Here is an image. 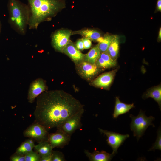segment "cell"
I'll use <instances>...</instances> for the list:
<instances>
[{
    "instance_id": "f1b7e54d",
    "label": "cell",
    "mask_w": 161,
    "mask_h": 161,
    "mask_svg": "<svg viewBox=\"0 0 161 161\" xmlns=\"http://www.w3.org/2000/svg\"><path fill=\"white\" fill-rule=\"evenodd\" d=\"M82 39L83 42L84 49H88L91 47L92 45L91 40L84 38H82Z\"/></svg>"
},
{
    "instance_id": "6da1fadb",
    "label": "cell",
    "mask_w": 161,
    "mask_h": 161,
    "mask_svg": "<svg viewBox=\"0 0 161 161\" xmlns=\"http://www.w3.org/2000/svg\"><path fill=\"white\" fill-rule=\"evenodd\" d=\"M34 112L35 121L47 130L61 126L83 108V105L62 90L44 91L37 97Z\"/></svg>"
},
{
    "instance_id": "5bb4252c",
    "label": "cell",
    "mask_w": 161,
    "mask_h": 161,
    "mask_svg": "<svg viewBox=\"0 0 161 161\" xmlns=\"http://www.w3.org/2000/svg\"><path fill=\"white\" fill-rule=\"evenodd\" d=\"M84 152L90 161H109L115 155L113 153L109 154L105 151H95L92 153L85 150Z\"/></svg>"
},
{
    "instance_id": "3957f363",
    "label": "cell",
    "mask_w": 161,
    "mask_h": 161,
    "mask_svg": "<svg viewBox=\"0 0 161 161\" xmlns=\"http://www.w3.org/2000/svg\"><path fill=\"white\" fill-rule=\"evenodd\" d=\"M8 7L9 22L11 26L19 34L25 35L30 17L28 5L19 0H8Z\"/></svg>"
},
{
    "instance_id": "484cf974",
    "label": "cell",
    "mask_w": 161,
    "mask_h": 161,
    "mask_svg": "<svg viewBox=\"0 0 161 161\" xmlns=\"http://www.w3.org/2000/svg\"><path fill=\"white\" fill-rule=\"evenodd\" d=\"M52 161H66L65 157L62 152L56 151H52Z\"/></svg>"
},
{
    "instance_id": "ba28073f",
    "label": "cell",
    "mask_w": 161,
    "mask_h": 161,
    "mask_svg": "<svg viewBox=\"0 0 161 161\" xmlns=\"http://www.w3.org/2000/svg\"><path fill=\"white\" fill-rule=\"evenodd\" d=\"M101 134L103 133L107 137L106 140L108 145L113 150L112 153L116 154L119 147L122 145L125 140L129 137L128 134H122L99 128Z\"/></svg>"
},
{
    "instance_id": "d6a6232c",
    "label": "cell",
    "mask_w": 161,
    "mask_h": 161,
    "mask_svg": "<svg viewBox=\"0 0 161 161\" xmlns=\"http://www.w3.org/2000/svg\"><path fill=\"white\" fill-rule=\"evenodd\" d=\"M27 140L28 141V142L32 146L34 147L35 145L34 143V141H33V140L31 139H29L28 140Z\"/></svg>"
},
{
    "instance_id": "ac0fdd59",
    "label": "cell",
    "mask_w": 161,
    "mask_h": 161,
    "mask_svg": "<svg viewBox=\"0 0 161 161\" xmlns=\"http://www.w3.org/2000/svg\"><path fill=\"white\" fill-rule=\"evenodd\" d=\"M145 98L153 99L157 102L161 109V87L160 85L155 86L148 89L143 96Z\"/></svg>"
},
{
    "instance_id": "277c9868",
    "label": "cell",
    "mask_w": 161,
    "mask_h": 161,
    "mask_svg": "<svg viewBox=\"0 0 161 161\" xmlns=\"http://www.w3.org/2000/svg\"><path fill=\"white\" fill-rule=\"evenodd\" d=\"M130 117L131 119V130L133 131L134 136L136 137L138 140L143 135L149 126H154L152 123L154 117L152 116L147 117L142 110L140 111L137 116L135 117L131 114Z\"/></svg>"
},
{
    "instance_id": "4316f807",
    "label": "cell",
    "mask_w": 161,
    "mask_h": 161,
    "mask_svg": "<svg viewBox=\"0 0 161 161\" xmlns=\"http://www.w3.org/2000/svg\"><path fill=\"white\" fill-rule=\"evenodd\" d=\"M95 64L97 67L99 68L106 69L111 67L109 65L100 57L97 60Z\"/></svg>"
},
{
    "instance_id": "e0dca14e",
    "label": "cell",
    "mask_w": 161,
    "mask_h": 161,
    "mask_svg": "<svg viewBox=\"0 0 161 161\" xmlns=\"http://www.w3.org/2000/svg\"><path fill=\"white\" fill-rule=\"evenodd\" d=\"M33 148L35 151L38 153L41 157L51 154L53 149L48 140L39 143L38 144L35 145Z\"/></svg>"
},
{
    "instance_id": "83f0119b",
    "label": "cell",
    "mask_w": 161,
    "mask_h": 161,
    "mask_svg": "<svg viewBox=\"0 0 161 161\" xmlns=\"http://www.w3.org/2000/svg\"><path fill=\"white\" fill-rule=\"evenodd\" d=\"M10 159L11 161H25V156L16 153L10 157Z\"/></svg>"
},
{
    "instance_id": "d4e9b609",
    "label": "cell",
    "mask_w": 161,
    "mask_h": 161,
    "mask_svg": "<svg viewBox=\"0 0 161 161\" xmlns=\"http://www.w3.org/2000/svg\"><path fill=\"white\" fill-rule=\"evenodd\" d=\"M161 150V131L160 128L157 131V136L154 143L150 149L149 151L154 150L155 149Z\"/></svg>"
},
{
    "instance_id": "7402d4cb",
    "label": "cell",
    "mask_w": 161,
    "mask_h": 161,
    "mask_svg": "<svg viewBox=\"0 0 161 161\" xmlns=\"http://www.w3.org/2000/svg\"><path fill=\"white\" fill-rule=\"evenodd\" d=\"M33 148L34 147L31 145L27 140L23 142L17 149L15 153L25 156L33 151Z\"/></svg>"
},
{
    "instance_id": "836d02e7",
    "label": "cell",
    "mask_w": 161,
    "mask_h": 161,
    "mask_svg": "<svg viewBox=\"0 0 161 161\" xmlns=\"http://www.w3.org/2000/svg\"><path fill=\"white\" fill-rule=\"evenodd\" d=\"M158 40L160 41L161 40V28H160L158 33V35L157 38Z\"/></svg>"
},
{
    "instance_id": "7a4b0ae2",
    "label": "cell",
    "mask_w": 161,
    "mask_h": 161,
    "mask_svg": "<svg viewBox=\"0 0 161 161\" xmlns=\"http://www.w3.org/2000/svg\"><path fill=\"white\" fill-rule=\"evenodd\" d=\"M30 10L29 29H37L42 22L49 21L66 7L64 0H27Z\"/></svg>"
},
{
    "instance_id": "1f68e13d",
    "label": "cell",
    "mask_w": 161,
    "mask_h": 161,
    "mask_svg": "<svg viewBox=\"0 0 161 161\" xmlns=\"http://www.w3.org/2000/svg\"><path fill=\"white\" fill-rule=\"evenodd\" d=\"M156 11H161V0H157Z\"/></svg>"
},
{
    "instance_id": "8fae6325",
    "label": "cell",
    "mask_w": 161,
    "mask_h": 161,
    "mask_svg": "<svg viewBox=\"0 0 161 161\" xmlns=\"http://www.w3.org/2000/svg\"><path fill=\"white\" fill-rule=\"evenodd\" d=\"M78 64L79 70L80 74L87 79H92L102 70L100 68L97 67L95 64L84 61Z\"/></svg>"
},
{
    "instance_id": "8992f818",
    "label": "cell",
    "mask_w": 161,
    "mask_h": 161,
    "mask_svg": "<svg viewBox=\"0 0 161 161\" xmlns=\"http://www.w3.org/2000/svg\"><path fill=\"white\" fill-rule=\"evenodd\" d=\"M24 135L25 137L36 140L39 143L43 141L48 140L49 134L44 126L35 122L24 131Z\"/></svg>"
},
{
    "instance_id": "30bf717a",
    "label": "cell",
    "mask_w": 161,
    "mask_h": 161,
    "mask_svg": "<svg viewBox=\"0 0 161 161\" xmlns=\"http://www.w3.org/2000/svg\"><path fill=\"white\" fill-rule=\"evenodd\" d=\"M46 88L45 83L43 79L38 78L34 81L31 84L28 92L29 102L32 103L36 97L45 91Z\"/></svg>"
},
{
    "instance_id": "2e32d148",
    "label": "cell",
    "mask_w": 161,
    "mask_h": 161,
    "mask_svg": "<svg viewBox=\"0 0 161 161\" xmlns=\"http://www.w3.org/2000/svg\"><path fill=\"white\" fill-rule=\"evenodd\" d=\"M77 34L81 35L84 38L97 42L101 37L99 31L92 29H87L72 32V35Z\"/></svg>"
},
{
    "instance_id": "f546056e",
    "label": "cell",
    "mask_w": 161,
    "mask_h": 161,
    "mask_svg": "<svg viewBox=\"0 0 161 161\" xmlns=\"http://www.w3.org/2000/svg\"><path fill=\"white\" fill-rule=\"evenodd\" d=\"M75 46L80 51H82L84 49L83 42L82 39H78L77 41Z\"/></svg>"
},
{
    "instance_id": "e575fe53",
    "label": "cell",
    "mask_w": 161,
    "mask_h": 161,
    "mask_svg": "<svg viewBox=\"0 0 161 161\" xmlns=\"http://www.w3.org/2000/svg\"><path fill=\"white\" fill-rule=\"evenodd\" d=\"M1 23L0 21V32L1 30Z\"/></svg>"
},
{
    "instance_id": "d6986e66",
    "label": "cell",
    "mask_w": 161,
    "mask_h": 161,
    "mask_svg": "<svg viewBox=\"0 0 161 161\" xmlns=\"http://www.w3.org/2000/svg\"><path fill=\"white\" fill-rule=\"evenodd\" d=\"M119 38L117 35H113L111 43L107 51L114 60H116L119 51Z\"/></svg>"
},
{
    "instance_id": "4dcf8cb0",
    "label": "cell",
    "mask_w": 161,
    "mask_h": 161,
    "mask_svg": "<svg viewBox=\"0 0 161 161\" xmlns=\"http://www.w3.org/2000/svg\"><path fill=\"white\" fill-rule=\"evenodd\" d=\"M52 154L41 156L40 161H52Z\"/></svg>"
},
{
    "instance_id": "ffe728a7",
    "label": "cell",
    "mask_w": 161,
    "mask_h": 161,
    "mask_svg": "<svg viewBox=\"0 0 161 161\" xmlns=\"http://www.w3.org/2000/svg\"><path fill=\"white\" fill-rule=\"evenodd\" d=\"M100 53L97 44L93 47L87 54H85L83 61L93 64H95Z\"/></svg>"
},
{
    "instance_id": "9c48e42d",
    "label": "cell",
    "mask_w": 161,
    "mask_h": 161,
    "mask_svg": "<svg viewBox=\"0 0 161 161\" xmlns=\"http://www.w3.org/2000/svg\"><path fill=\"white\" fill-rule=\"evenodd\" d=\"M56 131L49 134L48 140L52 148H63L68 145L71 140V136L61 129L57 128Z\"/></svg>"
},
{
    "instance_id": "603a6c76",
    "label": "cell",
    "mask_w": 161,
    "mask_h": 161,
    "mask_svg": "<svg viewBox=\"0 0 161 161\" xmlns=\"http://www.w3.org/2000/svg\"><path fill=\"white\" fill-rule=\"evenodd\" d=\"M99 57L103 60L111 67L114 66L116 64V60H113L107 51L101 53Z\"/></svg>"
},
{
    "instance_id": "cb8c5ba5",
    "label": "cell",
    "mask_w": 161,
    "mask_h": 161,
    "mask_svg": "<svg viewBox=\"0 0 161 161\" xmlns=\"http://www.w3.org/2000/svg\"><path fill=\"white\" fill-rule=\"evenodd\" d=\"M25 161H40L41 156L38 153L32 151L25 156Z\"/></svg>"
},
{
    "instance_id": "4fadbf2b",
    "label": "cell",
    "mask_w": 161,
    "mask_h": 161,
    "mask_svg": "<svg viewBox=\"0 0 161 161\" xmlns=\"http://www.w3.org/2000/svg\"><path fill=\"white\" fill-rule=\"evenodd\" d=\"M63 52L76 63H79L83 61L85 54L81 53L71 40L64 49Z\"/></svg>"
},
{
    "instance_id": "7c38bea8",
    "label": "cell",
    "mask_w": 161,
    "mask_h": 161,
    "mask_svg": "<svg viewBox=\"0 0 161 161\" xmlns=\"http://www.w3.org/2000/svg\"><path fill=\"white\" fill-rule=\"evenodd\" d=\"M117 71V70L115 69L101 74L93 81L92 84L100 88L108 87L112 82Z\"/></svg>"
},
{
    "instance_id": "52a82bcc",
    "label": "cell",
    "mask_w": 161,
    "mask_h": 161,
    "mask_svg": "<svg viewBox=\"0 0 161 161\" xmlns=\"http://www.w3.org/2000/svg\"><path fill=\"white\" fill-rule=\"evenodd\" d=\"M84 112V109L83 108L68 118L57 128L61 129L71 137L76 130L81 127L82 124L81 120Z\"/></svg>"
},
{
    "instance_id": "5b68a950",
    "label": "cell",
    "mask_w": 161,
    "mask_h": 161,
    "mask_svg": "<svg viewBox=\"0 0 161 161\" xmlns=\"http://www.w3.org/2000/svg\"><path fill=\"white\" fill-rule=\"evenodd\" d=\"M71 30L61 29L55 31L52 36V44L57 51L63 52V50L70 40Z\"/></svg>"
},
{
    "instance_id": "9a60e30c",
    "label": "cell",
    "mask_w": 161,
    "mask_h": 161,
    "mask_svg": "<svg viewBox=\"0 0 161 161\" xmlns=\"http://www.w3.org/2000/svg\"><path fill=\"white\" fill-rule=\"evenodd\" d=\"M134 107V103L127 104L121 102L119 97L115 99V105L112 114L114 118H117L119 115L125 114Z\"/></svg>"
},
{
    "instance_id": "44dd1931",
    "label": "cell",
    "mask_w": 161,
    "mask_h": 161,
    "mask_svg": "<svg viewBox=\"0 0 161 161\" xmlns=\"http://www.w3.org/2000/svg\"><path fill=\"white\" fill-rule=\"evenodd\" d=\"M113 35H110L107 33L103 37L99 39L97 44L101 53L107 51L112 41Z\"/></svg>"
}]
</instances>
